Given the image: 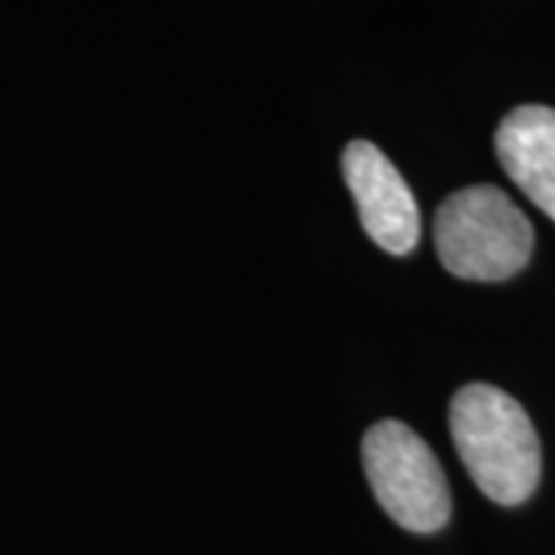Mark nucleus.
I'll list each match as a JSON object with an SVG mask.
<instances>
[{"label":"nucleus","instance_id":"nucleus-5","mask_svg":"<svg viewBox=\"0 0 555 555\" xmlns=\"http://www.w3.org/2000/svg\"><path fill=\"white\" fill-rule=\"evenodd\" d=\"M494 142L506 177L555 222V108L521 105L509 112Z\"/></svg>","mask_w":555,"mask_h":555},{"label":"nucleus","instance_id":"nucleus-4","mask_svg":"<svg viewBox=\"0 0 555 555\" xmlns=\"http://www.w3.org/2000/svg\"><path fill=\"white\" fill-rule=\"evenodd\" d=\"M343 177L371 241L396 257L411 254L420 241V207L396 164L377 145L356 139L343 152Z\"/></svg>","mask_w":555,"mask_h":555},{"label":"nucleus","instance_id":"nucleus-1","mask_svg":"<svg viewBox=\"0 0 555 555\" xmlns=\"http://www.w3.org/2000/svg\"><path fill=\"white\" fill-rule=\"evenodd\" d=\"M451 438L478 491L518 506L540 485L543 454L531 416L516 398L488 383L463 386L451 401Z\"/></svg>","mask_w":555,"mask_h":555},{"label":"nucleus","instance_id":"nucleus-3","mask_svg":"<svg viewBox=\"0 0 555 555\" xmlns=\"http://www.w3.org/2000/svg\"><path fill=\"white\" fill-rule=\"evenodd\" d=\"M364 476L386 509L404 531L436 534L451 518V488L433 448L408 423L379 420L361 444Z\"/></svg>","mask_w":555,"mask_h":555},{"label":"nucleus","instance_id":"nucleus-2","mask_svg":"<svg viewBox=\"0 0 555 555\" xmlns=\"http://www.w3.org/2000/svg\"><path fill=\"white\" fill-rule=\"evenodd\" d=\"M433 238L441 266L463 281H506L534 250L531 222L496 185H473L441 201Z\"/></svg>","mask_w":555,"mask_h":555}]
</instances>
